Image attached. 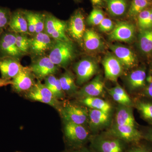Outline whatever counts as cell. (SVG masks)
I'll list each match as a JSON object with an SVG mask.
<instances>
[{
    "label": "cell",
    "instance_id": "obj_10",
    "mask_svg": "<svg viewBox=\"0 0 152 152\" xmlns=\"http://www.w3.org/2000/svg\"><path fill=\"white\" fill-rule=\"evenodd\" d=\"M109 134L113 137L128 142H138L143 138L142 134L136 126L130 125L115 124L109 130Z\"/></svg>",
    "mask_w": 152,
    "mask_h": 152
},
{
    "label": "cell",
    "instance_id": "obj_16",
    "mask_svg": "<svg viewBox=\"0 0 152 152\" xmlns=\"http://www.w3.org/2000/svg\"><path fill=\"white\" fill-rule=\"evenodd\" d=\"M110 48L114 56L121 63L124 67L130 69L137 65L136 55L129 48L121 45H114L110 46Z\"/></svg>",
    "mask_w": 152,
    "mask_h": 152
},
{
    "label": "cell",
    "instance_id": "obj_39",
    "mask_svg": "<svg viewBox=\"0 0 152 152\" xmlns=\"http://www.w3.org/2000/svg\"><path fill=\"white\" fill-rule=\"evenodd\" d=\"M142 95L145 97L152 100V82L145 87Z\"/></svg>",
    "mask_w": 152,
    "mask_h": 152
},
{
    "label": "cell",
    "instance_id": "obj_42",
    "mask_svg": "<svg viewBox=\"0 0 152 152\" xmlns=\"http://www.w3.org/2000/svg\"><path fill=\"white\" fill-rule=\"evenodd\" d=\"M137 152H151V150L145 146H141L137 147Z\"/></svg>",
    "mask_w": 152,
    "mask_h": 152
},
{
    "label": "cell",
    "instance_id": "obj_22",
    "mask_svg": "<svg viewBox=\"0 0 152 152\" xmlns=\"http://www.w3.org/2000/svg\"><path fill=\"white\" fill-rule=\"evenodd\" d=\"M83 41L85 49L88 51L98 50L102 49L103 45L100 37L92 29H86Z\"/></svg>",
    "mask_w": 152,
    "mask_h": 152
},
{
    "label": "cell",
    "instance_id": "obj_41",
    "mask_svg": "<svg viewBox=\"0 0 152 152\" xmlns=\"http://www.w3.org/2000/svg\"><path fill=\"white\" fill-rule=\"evenodd\" d=\"M12 80H5L2 78L1 77L0 78V88L10 85H11L12 84Z\"/></svg>",
    "mask_w": 152,
    "mask_h": 152
},
{
    "label": "cell",
    "instance_id": "obj_4",
    "mask_svg": "<svg viewBox=\"0 0 152 152\" xmlns=\"http://www.w3.org/2000/svg\"><path fill=\"white\" fill-rule=\"evenodd\" d=\"M67 23L50 13L45 12L44 32L54 40H71L66 35Z\"/></svg>",
    "mask_w": 152,
    "mask_h": 152
},
{
    "label": "cell",
    "instance_id": "obj_2",
    "mask_svg": "<svg viewBox=\"0 0 152 152\" xmlns=\"http://www.w3.org/2000/svg\"><path fill=\"white\" fill-rule=\"evenodd\" d=\"M25 97L28 99L35 102H40L49 105L59 111L61 103L55 97L51 92L38 80L32 88L24 94Z\"/></svg>",
    "mask_w": 152,
    "mask_h": 152
},
{
    "label": "cell",
    "instance_id": "obj_7",
    "mask_svg": "<svg viewBox=\"0 0 152 152\" xmlns=\"http://www.w3.org/2000/svg\"><path fill=\"white\" fill-rule=\"evenodd\" d=\"M25 55L16 45L15 34L7 30L0 35V56H10L20 61Z\"/></svg>",
    "mask_w": 152,
    "mask_h": 152
},
{
    "label": "cell",
    "instance_id": "obj_23",
    "mask_svg": "<svg viewBox=\"0 0 152 152\" xmlns=\"http://www.w3.org/2000/svg\"><path fill=\"white\" fill-rule=\"evenodd\" d=\"M132 107L119 104L117 110L115 124L119 125H128L136 126L133 115Z\"/></svg>",
    "mask_w": 152,
    "mask_h": 152
},
{
    "label": "cell",
    "instance_id": "obj_43",
    "mask_svg": "<svg viewBox=\"0 0 152 152\" xmlns=\"http://www.w3.org/2000/svg\"><path fill=\"white\" fill-rule=\"evenodd\" d=\"M92 3L94 5H101L103 3V0H91Z\"/></svg>",
    "mask_w": 152,
    "mask_h": 152
},
{
    "label": "cell",
    "instance_id": "obj_27",
    "mask_svg": "<svg viewBox=\"0 0 152 152\" xmlns=\"http://www.w3.org/2000/svg\"><path fill=\"white\" fill-rule=\"evenodd\" d=\"M135 106L142 119L152 126V100H139Z\"/></svg>",
    "mask_w": 152,
    "mask_h": 152
},
{
    "label": "cell",
    "instance_id": "obj_14",
    "mask_svg": "<svg viewBox=\"0 0 152 152\" xmlns=\"http://www.w3.org/2000/svg\"><path fill=\"white\" fill-rule=\"evenodd\" d=\"M135 28L134 25L126 22L118 23L109 35L112 41L130 42L134 39Z\"/></svg>",
    "mask_w": 152,
    "mask_h": 152
},
{
    "label": "cell",
    "instance_id": "obj_40",
    "mask_svg": "<svg viewBox=\"0 0 152 152\" xmlns=\"http://www.w3.org/2000/svg\"><path fill=\"white\" fill-rule=\"evenodd\" d=\"M142 137L143 138L152 142V128H150L145 134H142Z\"/></svg>",
    "mask_w": 152,
    "mask_h": 152
},
{
    "label": "cell",
    "instance_id": "obj_31",
    "mask_svg": "<svg viewBox=\"0 0 152 152\" xmlns=\"http://www.w3.org/2000/svg\"><path fill=\"white\" fill-rule=\"evenodd\" d=\"M12 13L10 9L0 6V35L8 27Z\"/></svg>",
    "mask_w": 152,
    "mask_h": 152
},
{
    "label": "cell",
    "instance_id": "obj_5",
    "mask_svg": "<svg viewBox=\"0 0 152 152\" xmlns=\"http://www.w3.org/2000/svg\"><path fill=\"white\" fill-rule=\"evenodd\" d=\"M54 40L44 31L37 34L29 38V55L32 58L46 55L51 49Z\"/></svg>",
    "mask_w": 152,
    "mask_h": 152
},
{
    "label": "cell",
    "instance_id": "obj_6",
    "mask_svg": "<svg viewBox=\"0 0 152 152\" xmlns=\"http://www.w3.org/2000/svg\"><path fill=\"white\" fill-rule=\"evenodd\" d=\"M38 80H44L50 75H54L59 71V67L54 64L47 55L33 58L29 66Z\"/></svg>",
    "mask_w": 152,
    "mask_h": 152
},
{
    "label": "cell",
    "instance_id": "obj_44",
    "mask_svg": "<svg viewBox=\"0 0 152 152\" xmlns=\"http://www.w3.org/2000/svg\"><path fill=\"white\" fill-rule=\"evenodd\" d=\"M137 147H136L130 150L129 152H137Z\"/></svg>",
    "mask_w": 152,
    "mask_h": 152
},
{
    "label": "cell",
    "instance_id": "obj_46",
    "mask_svg": "<svg viewBox=\"0 0 152 152\" xmlns=\"http://www.w3.org/2000/svg\"><path fill=\"white\" fill-rule=\"evenodd\" d=\"M76 1H79V0H76Z\"/></svg>",
    "mask_w": 152,
    "mask_h": 152
},
{
    "label": "cell",
    "instance_id": "obj_45",
    "mask_svg": "<svg viewBox=\"0 0 152 152\" xmlns=\"http://www.w3.org/2000/svg\"><path fill=\"white\" fill-rule=\"evenodd\" d=\"M146 1H148L150 2H151L152 0H146Z\"/></svg>",
    "mask_w": 152,
    "mask_h": 152
},
{
    "label": "cell",
    "instance_id": "obj_13",
    "mask_svg": "<svg viewBox=\"0 0 152 152\" xmlns=\"http://www.w3.org/2000/svg\"><path fill=\"white\" fill-rule=\"evenodd\" d=\"M105 75L109 80L115 82L123 74L124 67L114 55H107L103 61Z\"/></svg>",
    "mask_w": 152,
    "mask_h": 152
},
{
    "label": "cell",
    "instance_id": "obj_11",
    "mask_svg": "<svg viewBox=\"0 0 152 152\" xmlns=\"http://www.w3.org/2000/svg\"><path fill=\"white\" fill-rule=\"evenodd\" d=\"M67 32L77 42L83 41L86 31L85 17L81 10H78L71 17L67 23Z\"/></svg>",
    "mask_w": 152,
    "mask_h": 152
},
{
    "label": "cell",
    "instance_id": "obj_24",
    "mask_svg": "<svg viewBox=\"0 0 152 152\" xmlns=\"http://www.w3.org/2000/svg\"><path fill=\"white\" fill-rule=\"evenodd\" d=\"M58 79L62 88L66 95L72 96L77 94L78 86L76 83V77L71 71H66Z\"/></svg>",
    "mask_w": 152,
    "mask_h": 152
},
{
    "label": "cell",
    "instance_id": "obj_35",
    "mask_svg": "<svg viewBox=\"0 0 152 152\" xmlns=\"http://www.w3.org/2000/svg\"><path fill=\"white\" fill-rule=\"evenodd\" d=\"M25 16L27 19L28 23V31L29 34L31 37L35 35V28L34 23V17L33 15V11L24 10Z\"/></svg>",
    "mask_w": 152,
    "mask_h": 152
},
{
    "label": "cell",
    "instance_id": "obj_26",
    "mask_svg": "<svg viewBox=\"0 0 152 152\" xmlns=\"http://www.w3.org/2000/svg\"><path fill=\"white\" fill-rule=\"evenodd\" d=\"M109 13L115 17L124 14L127 9V0H104Z\"/></svg>",
    "mask_w": 152,
    "mask_h": 152
},
{
    "label": "cell",
    "instance_id": "obj_38",
    "mask_svg": "<svg viewBox=\"0 0 152 152\" xmlns=\"http://www.w3.org/2000/svg\"><path fill=\"white\" fill-rule=\"evenodd\" d=\"M108 92L109 94L110 95L113 99L115 101L119 104L129 106V107H132V106L127 101H126L125 99L119 95L117 94L116 93L113 92L110 89L108 90Z\"/></svg>",
    "mask_w": 152,
    "mask_h": 152
},
{
    "label": "cell",
    "instance_id": "obj_9",
    "mask_svg": "<svg viewBox=\"0 0 152 152\" xmlns=\"http://www.w3.org/2000/svg\"><path fill=\"white\" fill-rule=\"evenodd\" d=\"M74 69L76 83L80 86L89 80L94 75L97 71L98 66L94 60L85 58L76 63Z\"/></svg>",
    "mask_w": 152,
    "mask_h": 152
},
{
    "label": "cell",
    "instance_id": "obj_34",
    "mask_svg": "<svg viewBox=\"0 0 152 152\" xmlns=\"http://www.w3.org/2000/svg\"><path fill=\"white\" fill-rule=\"evenodd\" d=\"M104 18L102 11L99 9L94 8L90 13L87 18V22L88 24L92 26H97Z\"/></svg>",
    "mask_w": 152,
    "mask_h": 152
},
{
    "label": "cell",
    "instance_id": "obj_3",
    "mask_svg": "<svg viewBox=\"0 0 152 152\" xmlns=\"http://www.w3.org/2000/svg\"><path fill=\"white\" fill-rule=\"evenodd\" d=\"M58 112L67 122L84 126L88 122L89 110L83 106L66 102L61 104Z\"/></svg>",
    "mask_w": 152,
    "mask_h": 152
},
{
    "label": "cell",
    "instance_id": "obj_25",
    "mask_svg": "<svg viewBox=\"0 0 152 152\" xmlns=\"http://www.w3.org/2000/svg\"><path fill=\"white\" fill-rule=\"evenodd\" d=\"M80 102L91 109L98 110L109 113L111 111L112 107L110 104L98 97L82 98L80 99Z\"/></svg>",
    "mask_w": 152,
    "mask_h": 152
},
{
    "label": "cell",
    "instance_id": "obj_33",
    "mask_svg": "<svg viewBox=\"0 0 152 152\" xmlns=\"http://www.w3.org/2000/svg\"><path fill=\"white\" fill-rule=\"evenodd\" d=\"M33 15L35 28L36 34L44 32L45 29V12L33 11Z\"/></svg>",
    "mask_w": 152,
    "mask_h": 152
},
{
    "label": "cell",
    "instance_id": "obj_21",
    "mask_svg": "<svg viewBox=\"0 0 152 152\" xmlns=\"http://www.w3.org/2000/svg\"><path fill=\"white\" fill-rule=\"evenodd\" d=\"M146 73L145 69H137L133 71L128 76L127 82L130 89L137 91L145 87Z\"/></svg>",
    "mask_w": 152,
    "mask_h": 152
},
{
    "label": "cell",
    "instance_id": "obj_47",
    "mask_svg": "<svg viewBox=\"0 0 152 152\" xmlns=\"http://www.w3.org/2000/svg\"><path fill=\"white\" fill-rule=\"evenodd\" d=\"M151 10H152V9H151Z\"/></svg>",
    "mask_w": 152,
    "mask_h": 152
},
{
    "label": "cell",
    "instance_id": "obj_8",
    "mask_svg": "<svg viewBox=\"0 0 152 152\" xmlns=\"http://www.w3.org/2000/svg\"><path fill=\"white\" fill-rule=\"evenodd\" d=\"M36 79L29 67H23L20 72L12 80L11 86L13 91L18 94H25L35 84Z\"/></svg>",
    "mask_w": 152,
    "mask_h": 152
},
{
    "label": "cell",
    "instance_id": "obj_17",
    "mask_svg": "<svg viewBox=\"0 0 152 152\" xmlns=\"http://www.w3.org/2000/svg\"><path fill=\"white\" fill-rule=\"evenodd\" d=\"M7 30L15 34L29 35L27 20L23 10L18 9L12 12L10 21Z\"/></svg>",
    "mask_w": 152,
    "mask_h": 152
},
{
    "label": "cell",
    "instance_id": "obj_29",
    "mask_svg": "<svg viewBox=\"0 0 152 152\" xmlns=\"http://www.w3.org/2000/svg\"><path fill=\"white\" fill-rule=\"evenodd\" d=\"M151 4V2L146 0H133L128 12V17L133 18L137 16Z\"/></svg>",
    "mask_w": 152,
    "mask_h": 152
},
{
    "label": "cell",
    "instance_id": "obj_19",
    "mask_svg": "<svg viewBox=\"0 0 152 152\" xmlns=\"http://www.w3.org/2000/svg\"><path fill=\"white\" fill-rule=\"evenodd\" d=\"M94 146L98 152H124V141L113 137L96 139Z\"/></svg>",
    "mask_w": 152,
    "mask_h": 152
},
{
    "label": "cell",
    "instance_id": "obj_1",
    "mask_svg": "<svg viewBox=\"0 0 152 152\" xmlns=\"http://www.w3.org/2000/svg\"><path fill=\"white\" fill-rule=\"evenodd\" d=\"M75 48L72 41L55 40L48 56L58 67L66 68L75 57Z\"/></svg>",
    "mask_w": 152,
    "mask_h": 152
},
{
    "label": "cell",
    "instance_id": "obj_18",
    "mask_svg": "<svg viewBox=\"0 0 152 152\" xmlns=\"http://www.w3.org/2000/svg\"><path fill=\"white\" fill-rule=\"evenodd\" d=\"M104 84L100 76L96 77L91 81L85 85L78 91L76 95L80 99L86 97H95L101 96L104 92Z\"/></svg>",
    "mask_w": 152,
    "mask_h": 152
},
{
    "label": "cell",
    "instance_id": "obj_32",
    "mask_svg": "<svg viewBox=\"0 0 152 152\" xmlns=\"http://www.w3.org/2000/svg\"><path fill=\"white\" fill-rule=\"evenodd\" d=\"M16 45L19 50L26 55H29V38L28 35L15 34Z\"/></svg>",
    "mask_w": 152,
    "mask_h": 152
},
{
    "label": "cell",
    "instance_id": "obj_20",
    "mask_svg": "<svg viewBox=\"0 0 152 152\" xmlns=\"http://www.w3.org/2000/svg\"><path fill=\"white\" fill-rule=\"evenodd\" d=\"M110 121V113L90 109L89 110L88 122L90 128L93 131H98L107 126Z\"/></svg>",
    "mask_w": 152,
    "mask_h": 152
},
{
    "label": "cell",
    "instance_id": "obj_12",
    "mask_svg": "<svg viewBox=\"0 0 152 152\" xmlns=\"http://www.w3.org/2000/svg\"><path fill=\"white\" fill-rule=\"evenodd\" d=\"M20 60L10 56H0V72L2 78L12 80L20 72L23 66Z\"/></svg>",
    "mask_w": 152,
    "mask_h": 152
},
{
    "label": "cell",
    "instance_id": "obj_30",
    "mask_svg": "<svg viewBox=\"0 0 152 152\" xmlns=\"http://www.w3.org/2000/svg\"><path fill=\"white\" fill-rule=\"evenodd\" d=\"M137 23L142 30L152 28V11L151 10L145 9L139 14Z\"/></svg>",
    "mask_w": 152,
    "mask_h": 152
},
{
    "label": "cell",
    "instance_id": "obj_36",
    "mask_svg": "<svg viewBox=\"0 0 152 152\" xmlns=\"http://www.w3.org/2000/svg\"><path fill=\"white\" fill-rule=\"evenodd\" d=\"M99 26L100 30L103 32L111 31L115 27L112 20L105 18L102 20Z\"/></svg>",
    "mask_w": 152,
    "mask_h": 152
},
{
    "label": "cell",
    "instance_id": "obj_15",
    "mask_svg": "<svg viewBox=\"0 0 152 152\" xmlns=\"http://www.w3.org/2000/svg\"><path fill=\"white\" fill-rule=\"evenodd\" d=\"M64 130L66 137L75 143L84 142L89 136V131L84 125L66 122Z\"/></svg>",
    "mask_w": 152,
    "mask_h": 152
},
{
    "label": "cell",
    "instance_id": "obj_37",
    "mask_svg": "<svg viewBox=\"0 0 152 152\" xmlns=\"http://www.w3.org/2000/svg\"><path fill=\"white\" fill-rule=\"evenodd\" d=\"M110 89L114 92L116 93L117 94L119 95L125 99L126 101H127L129 103L133 105V103L132 101L131 100L130 97L129 96L126 92L120 85H117L116 86L114 87V88Z\"/></svg>",
    "mask_w": 152,
    "mask_h": 152
},
{
    "label": "cell",
    "instance_id": "obj_28",
    "mask_svg": "<svg viewBox=\"0 0 152 152\" xmlns=\"http://www.w3.org/2000/svg\"><path fill=\"white\" fill-rule=\"evenodd\" d=\"M139 45L143 53L148 54L152 51V28L142 30L139 36Z\"/></svg>",
    "mask_w": 152,
    "mask_h": 152
}]
</instances>
